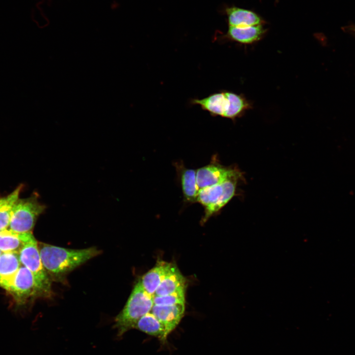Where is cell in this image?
<instances>
[{"label": "cell", "instance_id": "cell-1", "mask_svg": "<svg viewBox=\"0 0 355 355\" xmlns=\"http://www.w3.org/2000/svg\"><path fill=\"white\" fill-rule=\"evenodd\" d=\"M41 261L44 269L52 281H63L69 273L100 254L96 247L83 249L67 248L38 243Z\"/></svg>", "mask_w": 355, "mask_h": 355}, {"label": "cell", "instance_id": "cell-2", "mask_svg": "<svg viewBox=\"0 0 355 355\" xmlns=\"http://www.w3.org/2000/svg\"><path fill=\"white\" fill-rule=\"evenodd\" d=\"M153 305V297L145 291L139 281L123 309L114 320L113 327L116 330L117 336L121 337L134 328L137 321L150 311Z\"/></svg>", "mask_w": 355, "mask_h": 355}, {"label": "cell", "instance_id": "cell-3", "mask_svg": "<svg viewBox=\"0 0 355 355\" xmlns=\"http://www.w3.org/2000/svg\"><path fill=\"white\" fill-rule=\"evenodd\" d=\"M192 105L200 106L213 116H220L234 119L242 114L249 106L243 96L229 91H221L199 99H192Z\"/></svg>", "mask_w": 355, "mask_h": 355}, {"label": "cell", "instance_id": "cell-4", "mask_svg": "<svg viewBox=\"0 0 355 355\" xmlns=\"http://www.w3.org/2000/svg\"><path fill=\"white\" fill-rule=\"evenodd\" d=\"M240 174L235 171L233 174L222 182L198 191L197 202L204 208L202 222L208 219L222 209L233 197Z\"/></svg>", "mask_w": 355, "mask_h": 355}, {"label": "cell", "instance_id": "cell-5", "mask_svg": "<svg viewBox=\"0 0 355 355\" xmlns=\"http://www.w3.org/2000/svg\"><path fill=\"white\" fill-rule=\"evenodd\" d=\"M46 208L36 192L29 197L19 198L14 205L7 229L18 234L32 233L38 217Z\"/></svg>", "mask_w": 355, "mask_h": 355}, {"label": "cell", "instance_id": "cell-6", "mask_svg": "<svg viewBox=\"0 0 355 355\" xmlns=\"http://www.w3.org/2000/svg\"><path fill=\"white\" fill-rule=\"evenodd\" d=\"M21 264L32 273L37 287L38 297L49 298L52 295V280L42 264L38 242L33 235L19 252Z\"/></svg>", "mask_w": 355, "mask_h": 355}, {"label": "cell", "instance_id": "cell-7", "mask_svg": "<svg viewBox=\"0 0 355 355\" xmlns=\"http://www.w3.org/2000/svg\"><path fill=\"white\" fill-rule=\"evenodd\" d=\"M7 291L20 304H23L29 300L38 297L34 277L31 271L22 265Z\"/></svg>", "mask_w": 355, "mask_h": 355}, {"label": "cell", "instance_id": "cell-8", "mask_svg": "<svg viewBox=\"0 0 355 355\" xmlns=\"http://www.w3.org/2000/svg\"><path fill=\"white\" fill-rule=\"evenodd\" d=\"M235 171L214 163L198 169L196 171V180L199 190L222 182Z\"/></svg>", "mask_w": 355, "mask_h": 355}, {"label": "cell", "instance_id": "cell-9", "mask_svg": "<svg viewBox=\"0 0 355 355\" xmlns=\"http://www.w3.org/2000/svg\"><path fill=\"white\" fill-rule=\"evenodd\" d=\"M185 311V304L171 305L153 304L150 312L165 326L170 334L178 325Z\"/></svg>", "mask_w": 355, "mask_h": 355}, {"label": "cell", "instance_id": "cell-10", "mask_svg": "<svg viewBox=\"0 0 355 355\" xmlns=\"http://www.w3.org/2000/svg\"><path fill=\"white\" fill-rule=\"evenodd\" d=\"M19 253L2 252L0 257V286L6 291L21 266Z\"/></svg>", "mask_w": 355, "mask_h": 355}, {"label": "cell", "instance_id": "cell-11", "mask_svg": "<svg viewBox=\"0 0 355 355\" xmlns=\"http://www.w3.org/2000/svg\"><path fill=\"white\" fill-rule=\"evenodd\" d=\"M173 263L159 261L140 280L145 291L152 297L162 280L170 272Z\"/></svg>", "mask_w": 355, "mask_h": 355}, {"label": "cell", "instance_id": "cell-12", "mask_svg": "<svg viewBox=\"0 0 355 355\" xmlns=\"http://www.w3.org/2000/svg\"><path fill=\"white\" fill-rule=\"evenodd\" d=\"M229 26L247 27L261 25V18L254 12L242 8L231 6L226 8Z\"/></svg>", "mask_w": 355, "mask_h": 355}, {"label": "cell", "instance_id": "cell-13", "mask_svg": "<svg viewBox=\"0 0 355 355\" xmlns=\"http://www.w3.org/2000/svg\"><path fill=\"white\" fill-rule=\"evenodd\" d=\"M264 32L261 24L247 27L229 26L226 36L238 42L250 44L260 39Z\"/></svg>", "mask_w": 355, "mask_h": 355}, {"label": "cell", "instance_id": "cell-14", "mask_svg": "<svg viewBox=\"0 0 355 355\" xmlns=\"http://www.w3.org/2000/svg\"><path fill=\"white\" fill-rule=\"evenodd\" d=\"M185 288V278L176 265L173 263L170 272L156 290L154 296L166 295Z\"/></svg>", "mask_w": 355, "mask_h": 355}, {"label": "cell", "instance_id": "cell-15", "mask_svg": "<svg viewBox=\"0 0 355 355\" xmlns=\"http://www.w3.org/2000/svg\"><path fill=\"white\" fill-rule=\"evenodd\" d=\"M134 328L158 338L163 343L169 334L164 325L150 312L137 321Z\"/></svg>", "mask_w": 355, "mask_h": 355}, {"label": "cell", "instance_id": "cell-16", "mask_svg": "<svg viewBox=\"0 0 355 355\" xmlns=\"http://www.w3.org/2000/svg\"><path fill=\"white\" fill-rule=\"evenodd\" d=\"M33 233L18 234L6 229L0 231V249L2 252L19 253Z\"/></svg>", "mask_w": 355, "mask_h": 355}, {"label": "cell", "instance_id": "cell-17", "mask_svg": "<svg viewBox=\"0 0 355 355\" xmlns=\"http://www.w3.org/2000/svg\"><path fill=\"white\" fill-rule=\"evenodd\" d=\"M180 178L184 198L189 203L197 202L199 188L196 180V171L181 168L179 169Z\"/></svg>", "mask_w": 355, "mask_h": 355}, {"label": "cell", "instance_id": "cell-18", "mask_svg": "<svg viewBox=\"0 0 355 355\" xmlns=\"http://www.w3.org/2000/svg\"><path fill=\"white\" fill-rule=\"evenodd\" d=\"M24 185L20 184L7 195L6 201L0 207V231L8 228L14 205L19 198Z\"/></svg>", "mask_w": 355, "mask_h": 355}, {"label": "cell", "instance_id": "cell-19", "mask_svg": "<svg viewBox=\"0 0 355 355\" xmlns=\"http://www.w3.org/2000/svg\"><path fill=\"white\" fill-rule=\"evenodd\" d=\"M185 289H182L166 295L154 296L153 297V304L171 305L185 304Z\"/></svg>", "mask_w": 355, "mask_h": 355}, {"label": "cell", "instance_id": "cell-20", "mask_svg": "<svg viewBox=\"0 0 355 355\" xmlns=\"http://www.w3.org/2000/svg\"><path fill=\"white\" fill-rule=\"evenodd\" d=\"M7 198V195L0 197V207L6 201Z\"/></svg>", "mask_w": 355, "mask_h": 355}, {"label": "cell", "instance_id": "cell-21", "mask_svg": "<svg viewBox=\"0 0 355 355\" xmlns=\"http://www.w3.org/2000/svg\"><path fill=\"white\" fill-rule=\"evenodd\" d=\"M2 253V251L0 249V257Z\"/></svg>", "mask_w": 355, "mask_h": 355}]
</instances>
